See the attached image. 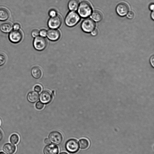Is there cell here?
Returning <instances> with one entry per match:
<instances>
[{
	"mask_svg": "<svg viewBox=\"0 0 154 154\" xmlns=\"http://www.w3.org/2000/svg\"><path fill=\"white\" fill-rule=\"evenodd\" d=\"M78 12L80 17L83 18L88 17L92 12V8L90 4L87 1H83L79 5Z\"/></svg>",
	"mask_w": 154,
	"mask_h": 154,
	"instance_id": "6da1fadb",
	"label": "cell"
},
{
	"mask_svg": "<svg viewBox=\"0 0 154 154\" xmlns=\"http://www.w3.org/2000/svg\"><path fill=\"white\" fill-rule=\"evenodd\" d=\"M80 17L74 11L69 12L65 17V22L68 26L72 27L76 25L80 21Z\"/></svg>",
	"mask_w": 154,
	"mask_h": 154,
	"instance_id": "7a4b0ae2",
	"label": "cell"
},
{
	"mask_svg": "<svg viewBox=\"0 0 154 154\" xmlns=\"http://www.w3.org/2000/svg\"><path fill=\"white\" fill-rule=\"evenodd\" d=\"M65 148L67 151L71 153H75L79 150V143L76 140L71 139L68 140L66 143Z\"/></svg>",
	"mask_w": 154,
	"mask_h": 154,
	"instance_id": "3957f363",
	"label": "cell"
},
{
	"mask_svg": "<svg viewBox=\"0 0 154 154\" xmlns=\"http://www.w3.org/2000/svg\"><path fill=\"white\" fill-rule=\"evenodd\" d=\"M47 45V42L46 39L41 36H38L35 37L33 42V45L34 48L39 51L45 49Z\"/></svg>",
	"mask_w": 154,
	"mask_h": 154,
	"instance_id": "277c9868",
	"label": "cell"
},
{
	"mask_svg": "<svg viewBox=\"0 0 154 154\" xmlns=\"http://www.w3.org/2000/svg\"><path fill=\"white\" fill-rule=\"evenodd\" d=\"M96 26L95 23L91 19L87 18L82 22L81 27L82 29L86 32H90L93 30Z\"/></svg>",
	"mask_w": 154,
	"mask_h": 154,
	"instance_id": "5b68a950",
	"label": "cell"
},
{
	"mask_svg": "<svg viewBox=\"0 0 154 154\" xmlns=\"http://www.w3.org/2000/svg\"><path fill=\"white\" fill-rule=\"evenodd\" d=\"M62 22L61 17L58 15L51 17L48 21V27L51 29H56L61 25Z\"/></svg>",
	"mask_w": 154,
	"mask_h": 154,
	"instance_id": "8992f818",
	"label": "cell"
},
{
	"mask_svg": "<svg viewBox=\"0 0 154 154\" xmlns=\"http://www.w3.org/2000/svg\"><path fill=\"white\" fill-rule=\"evenodd\" d=\"M49 138L51 142L57 145L61 144L63 140L62 134L60 133L57 131L50 133L49 135Z\"/></svg>",
	"mask_w": 154,
	"mask_h": 154,
	"instance_id": "52a82bcc",
	"label": "cell"
},
{
	"mask_svg": "<svg viewBox=\"0 0 154 154\" xmlns=\"http://www.w3.org/2000/svg\"><path fill=\"white\" fill-rule=\"evenodd\" d=\"M23 35L21 32L18 30H15L12 31L9 35V38L10 41L14 43L20 42L22 40Z\"/></svg>",
	"mask_w": 154,
	"mask_h": 154,
	"instance_id": "ba28073f",
	"label": "cell"
},
{
	"mask_svg": "<svg viewBox=\"0 0 154 154\" xmlns=\"http://www.w3.org/2000/svg\"><path fill=\"white\" fill-rule=\"evenodd\" d=\"M129 7L125 3L122 2L118 5L116 8V11L118 14L121 16L125 15L128 12Z\"/></svg>",
	"mask_w": 154,
	"mask_h": 154,
	"instance_id": "9c48e42d",
	"label": "cell"
},
{
	"mask_svg": "<svg viewBox=\"0 0 154 154\" xmlns=\"http://www.w3.org/2000/svg\"><path fill=\"white\" fill-rule=\"evenodd\" d=\"M43 152L44 154H58L59 147L55 144H50L45 147Z\"/></svg>",
	"mask_w": 154,
	"mask_h": 154,
	"instance_id": "30bf717a",
	"label": "cell"
},
{
	"mask_svg": "<svg viewBox=\"0 0 154 154\" xmlns=\"http://www.w3.org/2000/svg\"><path fill=\"white\" fill-rule=\"evenodd\" d=\"M46 36L50 40L56 41L60 37V33L58 30L51 29L47 32Z\"/></svg>",
	"mask_w": 154,
	"mask_h": 154,
	"instance_id": "8fae6325",
	"label": "cell"
},
{
	"mask_svg": "<svg viewBox=\"0 0 154 154\" xmlns=\"http://www.w3.org/2000/svg\"><path fill=\"white\" fill-rule=\"evenodd\" d=\"M52 99V96L48 91H42L40 95V101L43 103L47 104L50 103Z\"/></svg>",
	"mask_w": 154,
	"mask_h": 154,
	"instance_id": "7c38bea8",
	"label": "cell"
},
{
	"mask_svg": "<svg viewBox=\"0 0 154 154\" xmlns=\"http://www.w3.org/2000/svg\"><path fill=\"white\" fill-rule=\"evenodd\" d=\"M16 149V147L14 145L9 143L5 144L3 147V150L7 154H14Z\"/></svg>",
	"mask_w": 154,
	"mask_h": 154,
	"instance_id": "4fadbf2b",
	"label": "cell"
},
{
	"mask_svg": "<svg viewBox=\"0 0 154 154\" xmlns=\"http://www.w3.org/2000/svg\"><path fill=\"white\" fill-rule=\"evenodd\" d=\"M38 93L35 91H32L27 94V98L29 102L33 103L37 101L39 98Z\"/></svg>",
	"mask_w": 154,
	"mask_h": 154,
	"instance_id": "5bb4252c",
	"label": "cell"
},
{
	"mask_svg": "<svg viewBox=\"0 0 154 154\" xmlns=\"http://www.w3.org/2000/svg\"><path fill=\"white\" fill-rule=\"evenodd\" d=\"M31 73L32 76L37 79L40 78L42 75L41 69L37 66L34 67L32 69Z\"/></svg>",
	"mask_w": 154,
	"mask_h": 154,
	"instance_id": "9a60e30c",
	"label": "cell"
},
{
	"mask_svg": "<svg viewBox=\"0 0 154 154\" xmlns=\"http://www.w3.org/2000/svg\"><path fill=\"white\" fill-rule=\"evenodd\" d=\"M79 5L78 0H70L68 3V8L71 11L77 10Z\"/></svg>",
	"mask_w": 154,
	"mask_h": 154,
	"instance_id": "2e32d148",
	"label": "cell"
},
{
	"mask_svg": "<svg viewBox=\"0 0 154 154\" xmlns=\"http://www.w3.org/2000/svg\"><path fill=\"white\" fill-rule=\"evenodd\" d=\"M9 16V12L6 9L0 8V20L5 21L8 19Z\"/></svg>",
	"mask_w": 154,
	"mask_h": 154,
	"instance_id": "e0dca14e",
	"label": "cell"
},
{
	"mask_svg": "<svg viewBox=\"0 0 154 154\" xmlns=\"http://www.w3.org/2000/svg\"><path fill=\"white\" fill-rule=\"evenodd\" d=\"M12 26L11 24L8 23H2L0 26L1 30L4 33H8L10 32L12 30Z\"/></svg>",
	"mask_w": 154,
	"mask_h": 154,
	"instance_id": "ac0fdd59",
	"label": "cell"
},
{
	"mask_svg": "<svg viewBox=\"0 0 154 154\" xmlns=\"http://www.w3.org/2000/svg\"><path fill=\"white\" fill-rule=\"evenodd\" d=\"M91 17L94 21L98 22L102 19L103 15L100 11H94L92 13Z\"/></svg>",
	"mask_w": 154,
	"mask_h": 154,
	"instance_id": "d6986e66",
	"label": "cell"
},
{
	"mask_svg": "<svg viewBox=\"0 0 154 154\" xmlns=\"http://www.w3.org/2000/svg\"><path fill=\"white\" fill-rule=\"evenodd\" d=\"M79 144L80 148L83 149L87 148L89 146L88 140L85 138H82L80 139Z\"/></svg>",
	"mask_w": 154,
	"mask_h": 154,
	"instance_id": "ffe728a7",
	"label": "cell"
},
{
	"mask_svg": "<svg viewBox=\"0 0 154 154\" xmlns=\"http://www.w3.org/2000/svg\"><path fill=\"white\" fill-rule=\"evenodd\" d=\"M10 141L13 144H17L19 141V137L16 134H13L10 137Z\"/></svg>",
	"mask_w": 154,
	"mask_h": 154,
	"instance_id": "44dd1931",
	"label": "cell"
},
{
	"mask_svg": "<svg viewBox=\"0 0 154 154\" xmlns=\"http://www.w3.org/2000/svg\"><path fill=\"white\" fill-rule=\"evenodd\" d=\"M6 60V57L5 56L2 54H0V66L4 65Z\"/></svg>",
	"mask_w": 154,
	"mask_h": 154,
	"instance_id": "7402d4cb",
	"label": "cell"
},
{
	"mask_svg": "<svg viewBox=\"0 0 154 154\" xmlns=\"http://www.w3.org/2000/svg\"><path fill=\"white\" fill-rule=\"evenodd\" d=\"M44 106V103L40 101L38 102L35 104L36 108L38 109H41L43 108Z\"/></svg>",
	"mask_w": 154,
	"mask_h": 154,
	"instance_id": "603a6c76",
	"label": "cell"
},
{
	"mask_svg": "<svg viewBox=\"0 0 154 154\" xmlns=\"http://www.w3.org/2000/svg\"><path fill=\"white\" fill-rule=\"evenodd\" d=\"M39 32L37 29H34L31 32V35L33 37H36L39 35Z\"/></svg>",
	"mask_w": 154,
	"mask_h": 154,
	"instance_id": "cb8c5ba5",
	"label": "cell"
},
{
	"mask_svg": "<svg viewBox=\"0 0 154 154\" xmlns=\"http://www.w3.org/2000/svg\"><path fill=\"white\" fill-rule=\"evenodd\" d=\"M49 15L51 17H55L57 15V12L54 9H51L49 11Z\"/></svg>",
	"mask_w": 154,
	"mask_h": 154,
	"instance_id": "d4e9b609",
	"label": "cell"
},
{
	"mask_svg": "<svg viewBox=\"0 0 154 154\" xmlns=\"http://www.w3.org/2000/svg\"><path fill=\"white\" fill-rule=\"evenodd\" d=\"M39 34L42 37H45L47 36V31L45 29H42L40 31Z\"/></svg>",
	"mask_w": 154,
	"mask_h": 154,
	"instance_id": "484cf974",
	"label": "cell"
},
{
	"mask_svg": "<svg viewBox=\"0 0 154 154\" xmlns=\"http://www.w3.org/2000/svg\"><path fill=\"white\" fill-rule=\"evenodd\" d=\"M134 14L133 12L132 11H129L127 15V17L130 19H132L134 18Z\"/></svg>",
	"mask_w": 154,
	"mask_h": 154,
	"instance_id": "4316f807",
	"label": "cell"
},
{
	"mask_svg": "<svg viewBox=\"0 0 154 154\" xmlns=\"http://www.w3.org/2000/svg\"><path fill=\"white\" fill-rule=\"evenodd\" d=\"M34 90L35 91L38 92L41 91L42 88L40 85H36L35 87Z\"/></svg>",
	"mask_w": 154,
	"mask_h": 154,
	"instance_id": "83f0119b",
	"label": "cell"
},
{
	"mask_svg": "<svg viewBox=\"0 0 154 154\" xmlns=\"http://www.w3.org/2000/svg\"><path fill=\"white\" fill-rule=\"evenodd\" d=\"M13 28L14 30H18L20 28V26L19 24L15 23L14 25Z\"/></svg>",
	"mask_w": 154,
	"mask_h": 154,
	"instance_id": "f1b7e54d",
	"label": "cell"
},
{
	"mask_svg": "<svg viewBox=\"0 0 154 154\" xmlns=\"http://www.w3.org/2000/svg\"><path fill=\"white\" fill-rule=\"evenodd\" d=\"M98 32L97 29H94L91 32V34L92 35L95 36L97 35Z\"/></svg>",
	"mask_w": 154,
	"mask_h": 154,
	"instance_id": "f546056e",
	"label": "cell"
},
{
	"mask_svg": "<svg viewBox=\"0 0 154 154\" xmlns=\"http://www.w3.org/2000/svg\"><path fill=\"white\" fill-rule=\"evenodd\" d=\"M150 62L152 67H154V57L152 56L150 59Z\"/></svg>",
	"mask_w": 154,
	"mask_h": 154,
	"instance_id": "4dcf8cb0",
	"label": "cell"
},
{
	"mask_svg": "<svg viewBox=\"0 0 154 154\" xmlns=\"http://www.w3.org/2000/svg\"><path fill=\"white\" fill-rule=\"evenodd\" d=\"M45 143L46 144H49L50 143V140L48 138H46L44 140Z\"/></svg>",
	"mask_w": 154,
	"mask_h": 154,
	"instance_id": "1f68e13d",
	"label": "cell"
},
{
	"mask_svg": "<svg viewBox=\"0 0 154 154\" xmlns=\"http://www.w3.org/2000/svg\"><path fill=\"white\" fill-rule=\"evenodd\" d=\"M3 138V133L0 130V141H1Z\"/></svg>",
	"mask_w": 154,
	"mask_h": 154,
	"instance_id": "d6a6232c",
	"label": "cell"
},
{
	"mask_svg": "<svg viewBox=\"0 0 154 154\" xmlns=\"http://www.w3.org/2000/svg\"><path fill=\"white\" fill-rule=\"evenodd\" d=\"M154 5L153 4H151L149 6V8L151 10L153 11Z\"/></svg>",
	"mask_w": 154,
	"mask_h": 154,
	"instance_id": "836d02e7",
	"label": "cell"
},
{
	"mask_svg": "<svg viewBox=\"0 0 154 154\" xmlns=\"http://www.w3.org/2000/svg\"><path fill=\"white\" fill-rule=\"evenodd\" d=\"M151 17L153 19V20H154V13L153 11L151 13Z\"/></svg>",
	"mask_w": 154,
	"mask_h": 154,
	"instance_id": "e575fe53",
	"label": "cell"
},
{
	"mask_svg": "<svg viewBox=\"0 0 154 154\" xmlns=\"http://www.w3.org/2000/svg\"><path fill=\"white\" fill-rule=\"evenodd\" d=\"M60 154H68L66 152H63L60 153Z\"/></svg>",
	"mask_w": 154,
	"mask_h": 154,
	"instance_id": "d590c367",
	"label": "cell"
},
{
	"mask_svg": "<svg viewBox=\"0 0 154 154\" xmlns=\"http://www.w3.org/2000/svg\"><path fill=\"white\" fill-rule=\"evenodd\" d=\"M0 154H5L3 152H0Z\"/></svg>",
	"mask_w": 154,
	"mask_h": 154,
	"instance_id": "8d00e7d4",
	"label": "cell"
},
{
	"mask_svg": "<svg viewBox=\"0 0 154 154\" xmlns=\"http://www.w3.org/2000/svg\"><path fill=\"white\" fill-rule=\"evenodd\" d=\"M0 123H1V122H0Z\"/></svg>",
	"mask_w": 154,
	"mask_h": 154,
	"instance_id": "74e56055",
	"label": "cell"
}]
</instances>
